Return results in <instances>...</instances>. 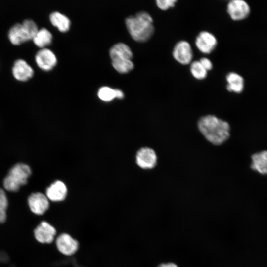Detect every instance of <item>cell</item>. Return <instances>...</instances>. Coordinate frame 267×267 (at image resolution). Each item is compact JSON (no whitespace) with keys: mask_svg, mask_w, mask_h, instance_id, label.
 Listing matches in <instances>:
<instances>
[{"mask_svg":"<svg viewBox=\"0 0 267 267\" xmlns=\"http://www.w3.org/2000/svg\"><path fill=\"white\" fill-rule=\"evenodd\" d=\"M8 201L4 191L0 188V223H4L7 219V210Z\"/></svg>","mask_w":267,"mask_h":267,"instance_id":"22","label":"cell"},{"mask_svg":"<svg viewBox=\"0 0 267 267\" xmlns=\"http://www.w3.org/2000/svg\"><path fill=\"white\" fill-rule=\"evenodd\" d=\"M137 164L143 169H151L157 163V156L155 151L148 147L140 149L136 155Z\"/></svg>","mask_w":267,"mask_h":267,"instance_id":"12","label":"cell"},{"mask_svg":"<svg viewBox=\"0 0 267 267\" xmlns=\"http://www.w3.org/2000/svg\"><path fill=\"white\" fill-rule=\"evenodd\" d=\"M51 23L61 32H67L70 27V19L65 15L58 11H54L49 15Z\"/></svg>","mask_w":267,"mask_h":267,"instance_id":"18","label":"cell"},{"mask_svg":"<svg viewBox=\"0 0 267 267\" xmlns=\"http://www.w3.org/2000/svg\"><path fill=\"white\" fill-rule=\"evenodd\" d=\"M22 24L25 28L30 40H32L38 30V27L36 22L31 19H24Z\"/></svg>","mask_w":267,"mask_h":267,"instance_id":"24","label":"cell"},{"mask_svg":"<svg viewBox=\"0 0 267 267\" xmlns=\"http://www.w3.org/2000/svg\"><path fill=\"white\" fill-rule=\"evenodd\" d=\"M28 204L30 211L37 215L44 214L49 207L46 195L40 192L32 193L28 198Z\"/></svg>","mask_w":267,"mask_h":267,"instance_id":"10","label":"cell"},{"mask_svg":"<svg viewBox=\"0 0 267 267\" xmlns=\"http://www.w3.org/2000/svg\"><path fill=\"white\" fill-rule=\"evenodd\" d=\"M31 174L30 167L24 163H17L9 170L3 180L4 188L10 192H17L21 186L27 183Z\"/></svg>","mask_w":267,"mask_h":267,"instance_id":"3","label":"cell"},{"mask_svg":"<svg viewBox=\"0 0 267 267\" xmlns=\"http://www.w3.org/2000/svg\"><path fill=\"white\" fill-rule=\"evenodd\" d=\"M56 234L55 227L46 221H41L33 231L35 239L41 244L52 243L55 240Z\"/></svg>","mask_w":267,"mask_h":267,"instance_id":"5","label":"cell"},{"mask_svg":"<svg viewBox=\"0 0 267 267\" xmlns=\"http://www.w3.org/2000/svg\"><path fill=\"white\" fill-rule=\"evenodd\" d=\"M190 64V71L194 78L203 80L206 78L208 71L203 67L199 60L192 61Z\"/></svg>","mask_w":267,"mask_h":267,"instance_id":"21","label":"cell"},{"mask_svg":"<svg viewBox=\"0 0 267 267\" xmlns=\"http://www.w3.org/2000/svg\"><path fill=\"white\" fill-rule=\"evenodd\" d=\"M8 38L11 43L14 45H18L30 40L22 23H16L9 28L8 31Z\"/></svg>","mask_w":267,"mask_h":267,"instance_id":"14","label":"cell"},{"mask_svg":"<svg viewBox=\"0 0 267 267\" xmlns=\"http://www.w3.org/2000/svg\"><path fill=\"white\" fill-rule=\"evenodd\" d=\"M226 89L228 91L236 93H241L244 88L243 78L235 72H229L226 76Z\"/></svg>","mask_w":267,"mask_h":267,"instance_id":"16","label":"cell"},{"mask_svg":"<svg viewBox=\"0 0 267 267\" xmlns=\"http://www.w3.org/2000/svg\"><path fill=\"white\" fill-rule=\"evenodd\" d=\"M116 91V98L122 99L124 97L123 92L119 89H115Z\"/></svg>","mask_w":267,"mask_h":267,"instance_id":"28","label":"cell"},{"mask_svg":"<svg viewBox=\"0 0 267 267\" xmlns=\"http://www.w3.org/2000/svg\"><path fill=\"white\" fill-rule=\"evenodd\" d=\"M251 168L262 174H267V150L252 155Z\"/></svg>","mask_w":267,"mask_h":267,"instance_id":"17","label":"cell"},{"mask_svg":"<svg viewBox=\"0 0 267 267\" xmlns=\"http://www.w3.org/2000/svg\"><path fill=\"white\" fill-rule=\"evenodd\" d=\"M109 55L112 60H131L133 55L131 48L122 43L114 44L110 49Z\"/></svg>","mask_w":267,"mask_h":267,"instance_id":"15","label":"cell"},{"mask_svg":"<svg viewBox=\"0 0 267 267\" xmlns=\"http://www.w3.org/2000/svg\"><path fill=\"white\" fill-rule=\"evenodd\" d=\"M195 44L197 49L204 54H210L218 44L217 39L211 33L203 31L196 36Z\"/></svg>","mask_w":267,"mask_h":267,"instance_id":"8","label":"cell"},{"mask_svg":"<svg viewBox=\"0 0 267 267\" xmlns=\"http://www.w3.org/2000/svg\"><path fill=\"white\" fill-rule=\"evenodd\" d=\"M157 267H178L177 264L173 262L162 263Z\"/></svg>","mask_w":267,"mask_h":267,"instance_id":"27","label":"cell"},{"mask_svg":"<svg viewBox=\"0 0 267 267\" xmlns=\"http://www.w3.org/2000/svg\"><path fill=\"white\" fill-rule=\"evenodd\" d=\"M12 73L16 80L25 81L34 75L33 67L25 59L18 58L15 60L12 67Z\"/></svg>","mask_w":267,"mask_h":267,"instance_id":"11","label":"cell"},{"mask_svg":"<svg viewBox=\"0 0 267 267\" xmlns=\"http://www.w3.org/2000/svg\"><path fill=\"white\" fill-rule=\"evenodd\" d=\"M55 240L57 250L64 256H72L79 249L78 241L69 233H61L56 237Z\"/></svg>","mask_w":267,"mask_h":267,"instance_id":"4","label":"cell"},{"mask_svg":"<svg viewBox=\"0 0 267 267\" xmlns=\"http://www.w3.org/2000/svg\"><path fill=\"white\" fill-rule=\"evenodd\" d=\"M128 32L132 38L138 42H145L153 35L154 26L151 16L146 11H140L125 20Z\"/></svg>","mask_w":267,"mask_h":267,"instance_id":"2","label":"cell"},{"mask_svg":"<svg viewBox=\"0 0 267 267\" xmlns=\"http://www.w3.org/2000/svg\"><path fill=\"white\" fill-rule=\"evenodd\" d=\"M203 67L207 71H210L213 67L212 61L207 57H202L199 60Z\"/></svg>","mask_w":267,"mask_h":267,"instance_id":"26","label":"cell"},{"mask_svg":"<svg viewBox=\"0 0 267 267\" xmlns=\"http://www.w3.org/2000/svg\"><path fill=\"white\" fill-rule=\"evenodd\" d=\"M172 55L174 59L179 63L182 65L190 64L193 57L190 44L185 40L179 41L175 45Z\"/></svg>","mask_w":267,"mask_h":267,"instance_id":"6","label":"cell"},{"mask_svg":"<svg viewBox=\"0 0 267 267\" xmlns=\"http://www.w3.org/2000/svg\"><path fill=\"white\" fill-rule=\"evenodd\" d=\"M32 40L38 47L44 48L51 43L52 35L47 29L42 27L38 29Z\"/></svg>","mask_w":267,"mask_h":267,"instance_id":"19","label":"cell"},{"mask_svg":"<svg viewBox=\"0 0 267 267\" xmlns=\"http://www.w3.org/2000/svg\"><path fill=\"white\" fill-rule=\"evenodd\" d=\"M177 2L176 0H157L156 4L157 7L162 10H167L174 7Z\"/></svg>","mask_w":267,"mask_h":267,"instance_id":"25","label":"cell"},{"mask_svg":"<svg viewBox=\"0 0 267 267\" xmlns=\"http://www.w3.org/2000/svg\"><path fill=\"white\" fill-rule=\"evenodd\" d=\"M198 128L206 139L215 145H220L229 136L230 127L227 122L214 115H208L201 118Z\"/></svg>","mask_w":267,"mask_h":267,"instance_id":"1","label":"cell"},{"mask_svg":"<svg viewBox=\"0 0 267 267\" xmlns=\"http://www.w3.org/2000/svg\"><path fill=\"white\" fill-rule=\"evenodd\" d=\"M112 65L117 72L122 74L128 73L134 68V63L131 59L112 60Z\"/></svg>","mask_w":267,"mask_h":267,"instance_id":"20","label":"cell"},{"mask_svg":"<svg viewBox=\"0 0 267 267\" xmlns=\"http://www.w3.org/2000/svg\"><path fill=\"white\" fill-rule=\"evenodd\" d=\"M35 60L40 69L46 71L52 69L57 64L55 54L46 47L42 48L36 52Z\"/></svg>","mask_w":267,"mask_h":267,"instance_id":"9","label":"cell"},{"mask_svg":"<svg viewBox=\"0 0 267 267\" xmlns=\"http://www.w3.org/2000/svg\"><path fill=\"white\" fill-rule=\"evenodd\" d=\"M99 99L103 101L109 102L116 98L115 89L109 87H101L97 93Z\"/></svg>","mask_w":267,"mask_h":267,"instance_id":"23","label":"cell"},{"mask_svg":"<svg viewBox=\"0 0 267 267\" xmlns=\"http://www.w3.org/2000/svg\"><path fill=\"white\" fill-rule=\"evenodd\" d=\"M226 10L230 17L235 21L246 18L250 13L249 4L243 0H230L227 4Z\"/></svg>","mask_w":267,"mask_h":267,"instance_id":"7","label":"cell"},{"mask_svg":"<svg viewBox=\"0 0 267 267\" xmlns=\"http://www.w3.org/2000/svg\"><path fill=\"white\" fill-rule=\"evenodd\" d=\"M67 194V188L62 181L57 180L51 184L46 190V196L52 202L63 201Z\"/></svg>","mask_w":267,"mask_h":267,"instance_id":"13","label":"cell"}]
</instances>
